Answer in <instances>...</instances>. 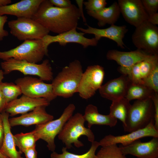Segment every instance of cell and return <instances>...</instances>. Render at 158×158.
Returning a JSON list of instances; mask_svg holds the SVG:
<instances>
[{
	"label": "cell",
	"mask_w": 158,
	"mask_h": 158,
	"mask_svg": "<svg viewBox=\"0 0 158 158\" xmlns=\"http://www.w3.org/2000/svg\"><path fill=\"white\" fill-rule=\"evenodd\" d=\"M80 15L75 5L61 8L53 5L49 0H43L32 18L58 34L77 28Z\"/></svg>",
	"instance_id": "obj_1"
},
{
	"label": "cell",
	"mask_w": 158,
	"mask_h": 158,
	"mask_svg": "<svg viewBox=\"0 0 158 158\" xmlns=\"http://www.w3.org/2000/svg\"><path fill=\"white\" fill-rule=\"evenodd\" d=\"M83 73L80 62L75 60L64 67L51 83L54 92L57 97L68 98L77 92Z\"/></svg>",
	"instance_id": "obj_2"
},
{
	"label": "cell",
	"mask_w": 158,
	"mask_h": 158,
	"mask_svg": "<svg viewBox=\"0 0 158 158\" xmlns=\"http://www.w3.org/2000/svg\"><path fill=\"white\" fill-rule=\"evenodd\" d=\"M85 121L83 115L77 113L65 123L58 134V138L65 144L67 149L72 147V144L78 148L83 146L84 144L78 139L82 135L86 136L88 140L91 143L95 141L94 133L90 128L85 126Z\"/></svg>",
	"instance_id": "obj_3"
},
{
	"label": "cell",
	"mask_w": 158,
	"mask_h": 158,
	"mask_svg": "<svg viewBox=\"0 0 158 158\" xmlns=\"http://www.w3.org/2000/svg\"><path fill=\"white\" fill-rule=\"evenodd\" d=\"M154 110L151 98L137 100L131 105L125 124L124 131L130 133L144 128L154 120Z\"/></svg>",
	"instance_id": "obj_4"
},
{
	"label": "cell",
	"mask_w": 158,
	"mask_h": 158,
	"mask_svg": "<svg viewBox=\"0 0 158 158\" xmlns=\"http://www.w3.org/2000/svg\"><path fill=\"white\" fill-rule=\"evenodd\" d=\"M42 39L28 40L20 45L10 50L0 51V59L4 61L12 58L37 63L47 56Z\"/></svg>",
	"instance_id": "obj_5"
},
{
	"label": "cell",
	"mask_w": 158,
	"mask_h": 158,
	"mask_svg": "<svg viewBox=\"0 0 158 158\" xmlns=\"http://www.w3.org/2000/svg\"><path fill=\"white\" fill-rule=\"evenodd\" d=\"M1 66L4 74L18 71L25 75L37 76L43 81H50L53 79L52 68L48 59L37 64L11 58L1 62Z\"/></svg>",
	"instance_id": "obj_6"
},
{
	"label": "cell",
	"mask_w": 158,
	"mask_h": 158,
	"mask_svg": "<svg viewBox=\"0 0 158 158\" xmlns=\"http://www.w3.org/2000/svg\"><path fill=\"white\" fill-rule=\"evenodd\" d=\"M75 109L74 104H69L59 118L37 125L32 131L38 140L41 139L47 142V147L49 150L54 151L56 147L55 138L61 131L65 123L73 116Z\"/></svg>",
	"instance_id": "obj_7"
},
{
	"label": "cell",
	"mask_w": 158,
	"mask_h": 158,
	"mask_svg": "<svg viewBox=\"0 0 158 158\" xmlns=\"http://www.w3.org/2000/svg\"><path fill=\"white\" fill-rule=\"evenodd\" d=\"M8 24L11 34L20 40L42 39L50 32L32 18H17Z\"/></svg>",
	"instance_id": "obj_8"
},
{
	"label": "cell",
	"mask_w": 158,
	"mask_h": 158,
	"mask_svg": "<svg viewBox=\"0 0 158 158\" xmlns=\"http://www.w3.org/2000/svg\"><path fill=\"white\" fill-rule=\"evenodd\" d=\"M132 36L137 49L151 55H158V28L147 20L135 27Z\"/></svg>",
	"instance_id": "obj_9"
},
{
	"label": "cell",
	"mask_w": 158,
	"mask_h": 158,
	"mask_svg": "<svg viewBox=\"0 0 158 158\" xmlns=\"http://www.w3.org/2000/svg\"><path fill=\"white\" fill-rule=\"evenodd\" d=\"M104 74V68L100 65L88 66L83 72L78 89L80 97L87 99L94 96L102 86Z\"/></svg>",
	"instance_id": "obj_10"
},
{
	"label": "cell",
	"mask_w": 158,
	"mask_h": 158,
	"mask_svg": "<svg viewBox=\"0 0 158 158\" xmlns=\"http://www.w3.org/2000/svg\"><path fill=\"white\" fill-rule=\"evenodd\" d=\"M15 83L25 95L34 98H44L50 102L57 97L54 92L51 83H46L40 78L25 76L17 79Z\"/></svg>",
	"instance_id": "obj_11"
},
{
	"label": "cell",
	"mask_w": 158,
	"mask_h": 158,
	"mask_svg": "<svg viewBox=\"0 0 158 158\" xmlns=\"http://www.w3.org/2000/svg\"><path fill=\"white\" fill-rule=\"evenodd\" d=\"M76 29L77 28H74L55 36L49 34L46 35L42 39L45 49L48 51L49 45L54 42H58L61 46H65L70 43H78L82 45L84 48L89 46H95L97 45L98 40L95 37H85L84 33L78 32Z\"/></svg>",
	"instance_id": "obj_12"
},
{
	"label": "cell",
	"mask_w": 158,
	"mask_h": 158,
	"mask_svg": "<svg viewBox=\"0 0 158 158\" xmlns=\"http://www.w3.org/2000/svg\"><path fill=\"white\" fill-rule=\"evenodd\" d=\"M154 120L145 127L124 135L114 136L110 134L107 135L99 142L102 147L111 144H121L122 145H128L134 141L146 137H158V130L154 126Z\"/></svg>",
	"instance_id": "obj_13"
},
{
	"label": "cell",
	"mask_w": 158,
	"mask_h": 158,
	"mask_svg": "<svg viewBox=\"0 0 158 158\" xmlns=\"http://www.w3.org/2000/svg\"><path fill=\"white\" fill-rule=\"evenodd\" d=\"M121 13L125 20L130 25L137 27L147 20L148 15L141 0H118Z\"/></svg>",
	"instance_id": "obj_14"
},
{
	"label": "cell",
	"mask_w": 158,
	"mask_h": 158,
	"mask_svg": "<svg viewBox=\"0 0 158 158\" xmlns=\"http://www.w3.org/2000/svg\"><path fill=\"white\" fill-rule=\"evenodd\" d=\"M119 147L124 155L130 154L137 158H158V137H152L147 142H142L140 139L125 146Z\"/></svg>",
	"instance_id": "obj_15"
},
{
	"label": "cell",
	"mask_w": 158,
	"mask_h": 158,
	"mask_svg": "<svg viewBox=\"0 0 158 158\" xmlns=\"http://www.w3.org/2000/svg\"><path fill=\"white\" fill-rule=\"evenodd\" d=\"M50 102L44 98H34L23 95L20 98L8 103L4 111L11 116L23 114L31 111L38 107H47L50 104Z\"/></svg>",
	"instance_id": "obj_16"
},
{
	"label": "cell",
	"mask_w": 158,
	"mask_h": 158,
	"mask_svg": "<svg viewBox=\"0 0 158 158\" xmlns=\"http://www.w3.org/2000/svg\"><path fill=\"white\" fill-rule=\"evenodd\" d=\"M87 25L88 27L87 29L79 27H77V29L85 34L94 35L95 38L98 41L102 37L107 38L115 42L118 46L125 48L123 39L128 30L126 26H118L114 24L106 28L98 29Z\"/></svg>",
	"instance_id": "obj_17"
},
{
	"label": "cell",
	"mask_w": 158,
	"mask_h": 158,
	"mask_svg": "<svg viewBox=\"0 0 158 158\" xmlns=\"http://www.w3.org/2000/svg\"><path fill=\"white\" fill-rule=\"evenodd\" d=\"M43 0H22L0 7V16L9 15L17 18H32Z\"/></svg>",
	"instance_id": "obj_18"
},
{
	"label": "cell",
	"mask_w": 158,
	"mask_h": 158,
	"mask_svg": "<svg viewBox=\"0 0 158 158\" xmlns=\"http://www.w3.org/2000/svg\"><path fill=\"white\" fill-rule=\"evenodd\" d=\"M130 82L128 76L122 75L102 85L99 90V94L102 97L112 101L125 97Z\"/></svg>",
	"instance_id": "obj_19"
},
{
	"label": "cell",
	"mask_w": 158,
	"mask_h": 158,
	"mask_svg": "<svg viewBox=\"0 0 158 158\" xmlns=\"http://www.w3.org/2000/svg\"><path fill=\"white\" fill-rule=\"evenodd\" d=\"M46 107H38L29 113L9 118L10 126L11 127L19 125L28 126L42 124L53 120V116L47 112Z\"/></svg>",
	"instance_id": "obj_20"
},
{
	"label": "cell",
	"mask_w": 158,
	"mask_h": 158,
	"mask_svg": "<svg viewBox=\"0 0 158 158\" xmlns=\"http://www.w3.org/2000/svg\"><path fill=\"white\" fill-rule=\"evenodd\" d=\"M151 55L138 49L129 52L113 49L108 51L106 57L108 60L115 61L120 66L128 67L146 59Z\"/></svg>",
	"instance_id": "obj_21"
},
{
	"label": "cell",
	"mask_w": 158,
	"mask_h": 158,
	"mask_svg": "<svg viewBox=\"0 0 158 158\" xmlns=\"http://www.w3.org/2000/svg\"><path fill=\"white\" fill-rule=\"evenodd\" d=\"M9 115L4 111L0 114L4 128V139L0 152L9 158H23L21 156L22 154L16 148L9 122Z\"/></svg>",
	"instance_id": "obj_22"
},
{
	"label": "cell",
	"mask_w": 158,
	"mask_h": 158,
	"mask_svg": "<svg viewBox=\"0 0 158 158\" xmlns=\"http://www.w3.org/2000/svg\"><path fill=\"white\" fill-rule=\"evenodd\" d=\"M83 118L87 122L88 128H90L93 125H104L110 127L114 126L117 119L110 114L105 115L99 113L97 107L89 104L86 107Z\"/></svg>",
	"instance_id": "obj_23"
},
{
	"label": "cell",
	"mask_w": 158,
	"mask_h": 158,
	"mask_svg": "<svg viewBox=\"0 0 158 158\" xmlns=\"http://www.w3.org/2000/svg\"><path fill=\"white\" fill-rule=\"evenodd\" d=\"M87 13L98 20L99 27H103L107 24L114 25L119 18L121 12L118 3L115 1L109 7L99 11L87 12Z\"/></svg>",
	"instance_id": "obj_24"
},
{
	"label": "cell",
	"mask_w": 158,
	"mask_h": 158,
	"mask_svg": "<svg viewBox=\"0 0 158 158\" xmlns=\"http://www.w3.org/2000/svg\"><path fill=\"white\" fill-rule=\"evenodd\" d=\"M155 93L144 84L134 83L130 81L125 97L130 101L133 99H143L151 98Z\"/></svg>",
	"instance_id": "obj_25"
},
{
	"label": "cell",
	"mask_w": 158,
	"mask_h": 158,
	"mask_svg": "<svg viewBox=\"0 0 158 158\" xmlns=\"http://www.w3.org/2000/svg\"><path fill=\"white\" fill-rule=\"evenodd\" d=\"M130 101L125 97L113 101L110 107V114L120 120L123 125L125 124L131 105Z\"/></svg>",
	"instance_id": "obj_26"
},
{
	"label": "cell",
	"mask_w": 158,
	"mask_h": 158,
	"mask_svg": "<svg viewBox=\"0 0 158 158\" xmlns=\"http://www.w3.org/2000/svg\"><path fill=\"white\" fill-rule=\"evenodd\" d=\"M13 139L16 146L21 154L26 149L35 147L36 142L38 140L32 131L17 134L13 135Z\"/></svg>",
	"instance_id": "obj_27"
},
{
	"label": "cell",
	"mask_w": 158,
	"mask_h": 158,
	"mask_svg": "<svg viewBox=\"0 0 158 158\" xmlns=\"http://www.w3.org/2000/svg\"><path fill=\"white\" fill-rule=\"evenodd\" d=\"M100 146L99 142L94 141L92 142L89 150L82 154H77L70 153L67 150V148L63 147L62 153L59 154L54 151L50 155L51 158H96L95 152Z\"/></svg>",
	"instance_id": "obj_28"
},
{
	"label": "cell",
	"mask_w": 158,
	"mask_h": 158,
	"mask_svg": "<svg viewBox=\"0 0 158 158\" xmlns=\"http://www.w3.org/2000/svg\"><path fill=\"white\" fill-rule=\"evenodd\" d=\"M0 90L7 104L17 98L22 94L19 87L12 83L1 82L0 83Z\"/></svg>",
	"instance_id": "obj_29"
},
{
	"label": "cell",
	"mask_w": 158,
	"mask_h": 158,
	"mask_svg": "<svg viewBox=\"0 0 158 158\" xmlns=\"http://www.w3.org/2000/svg\"><path fill=\"white\" fill-rule=\"evenodd\" d=\"M96 158H127L117 144L102 146L96 154Z\"/></svg>",
	"instance_id": "obj_30"
},
{
	"label": "cell",
	"mask_w": 158,
	"mask_h": 158,
	"mask_svg": "<svg viewBox=\"0 0 158 158\" xmlns=\"http://www.w3.org/2000/svg\"><path fill=\"white\" fill-rule=\"evenodd\" d=\"M142 78L143 80L158 65V55H152L138 63Z\"/></svg>",
	"instance_id": "obj_31"
},
{
	"label": "cell",
	"mask_w": 158,
	"mask_h": 158,
	"mask_svg": "<svg viewBox=\"0 0 158 158\" xmlns=\"http://www.w3.org/2000/svg\"><path fill=\"white\" fill-rule=\"evenodd\" d=\"M143 81L146 86L158 93V65Z\"/></svg>",
	"instance_id": "obj_32"
},
{
	"label": "cell",
	"mask_w": 158,
	"mask_h": 158,
	"mask_svg": "<svg viewBox=\"0 0 158 158\" xmlns=\"http://www.w3.org/2000/svg\"><path fill=\"white\" fill-rule=\"evenodd\" d=\"M107 4L105 0H88L84 1L87 12H95L99 11L105 7Z\"/></svg>",
	"instance_id": "obj_33"
},
{
	"label": "cell",
	"mask_w": 158,
	"mask_h": 158,
	"mask_svg": "<svg viewBox=\"0 0 158 158\" xmlns=\"http://www.w3.org/2000/svg\"><path fill=\"white\" fill-rule=\"evenodd\" d=\"M143 6L148 16L157 13L158 9V0H142Z\"/></svg>",
	"instance_id": "obj_34"
},
{
	"label": "cell",
	"mask_w": 158,
	"mask_h": 158,
	"mask_svg": "<svg viewBox=\"0 0 158 158\" xmlns=\"http://www.w3.org/2000/svg\"><path fill=\"white\" fill-rule=\"evenodd\" d=\"M151 99L153 102L154 110V126L158 130V93H155Z\"/></svg>",
	"instance_id": "obj_35"
},
{
	"label": "cell",
	"mask_w": 158,
	"mask_h": 158,
	"mask_svg": "<svg viewBox=\"0 0 158 158\" xmlns=\"http://www.w3.org/2000/svg\"><path fill=\"white\" fill-rule=\"evenodd\" d=\"M7 19L8 17L6 15L0 16V41L8 35V31L4 28L5 24L7 22Z\"/></svg>",
	"instance_id": "obj_36"
},
{
	"label": "cell",
	"mask_w": 158,
	"mask_h": 158,
	"mask_svg": "<svg viewBox=\"0 0 158 158\" xmlns=\"http://www.w3.org/2000/svg\"><path fill=\"white\" fill-rule=\"evenodd\" d=\"M54 6L61 8H65L71 6L72 4L69 0H49Z\"/></svg>",
	"instance_id": "obj_37"
},
{
	"label": "cell",
	"mask_w": 158,
	"mask_h": 158,
	"mask_svg": "<svg viewBox=\"0 0 158 158\" xmlns=\"http://www.w3.org/2000/svg\"><path fill=\"white\" fill-rule=\"evenodd\" d=\"M26 158H37L36 147L26 149L23 151Z\"/></svg>",
	"instance_id": "obj_38"
},
{
	"label": "cell",
	"mask_w": 158,
	"mask_h": 158,
	"mask_svg": "<svg viewBox=\"0 0 158 158\" xmlns=\"http://www.w3.org/2000/svg\"><path fill=\"white\" fill-rule=\"evenodd\" d=\"M84 1L83 0H76L75 2L77 4L78 7V9L79 11L80 16L81 17L83 21L85 23L86 25L87 24L86 23V19L84 16L83 10V4Z\"/></svg>",
	"instance_id": "obj_39"
},
{
	"label": "cell",
	"mask_w": 158,
	"mask_h": 158,
	"mask_svg": "<svg viewBox=\"0 0 158 158\" xmlns=\"http://www.w3.org/2000/svg\"><path fill=\"white\" fill-rule=\"evenodd\" d=\"M7 104L5 97L0 90V113L4 111Z\"/></svg>",
	"instance_id": "obj_40"
},
{
	"label": "cell",
	"mask_w": 158,
	"mask_h": 158,
	"mask_svg": "<svg viewBox=\"0 0 158 158\" xmlns=\"http://www.w3.org/2000/svg\"><path fill=\"white\" fill-rule=\"evenodd\" d=\"M151 24L156 25L158 24V13L157 12L153 15L148 16L147 20Z\"/></svg>",
	"instance_id": "obj_41"
},
{
	"label": "cell",
	"mask_w": 158,
	"mask_h": 158,
	"mask_svg": "<svg viewBox=\"0 0 158 158\" xmlns=\"http://www.w3.org/2000/svg\"><path fill=\"white\" fill-rule=\"evenodd\" d=\"M4 137V128L2 119L0 116V149L3 143Z\"/></svg>",
	"instance_id": "obj_42"
},
{
	"label": "cell",
	"mask_w": 158,
	"mask_h": 158,
	"mask_svg": "<svg viewBox=\"0 0 158 158\" xmlns=\"http://www.w3.org/2000/svg\"><path fill=\"white\" fill-rule=\"evenodd\" d=\"M11 2V0H0V7L8 5Z\"/></svg>",
	"instance_id": "obj_43"
},
{
	"label": "cell",
	"mask_w": 158,
	"mask_h": 158,
	"mask_svg": "<svg viewBox=\"0 0 158 158\" xmlns=\"http://www.w3.org/2000/svg\"><path fill=\"white\" fill-rule=\"evenodd\" d=\"M4 73L3 71L0 70V83L2 82V81L4 78Z\"/></svg>",
	"instance_id": "obj_44"
},
{
	"label": "cell",
	"mask_w": 158,
	"mask_h": 158,
	"mask_svg": "<svg viewBox=\"0 0 158 158\" xmlns=\"http://www.w3.org/2000/svg\"><path fill=\"white\" fill-rule=\"evenodd\" d=\"M0 158H9L0 152Z\"/></svg>",
	"instance_id": "obj_45"
}]
</instances>
